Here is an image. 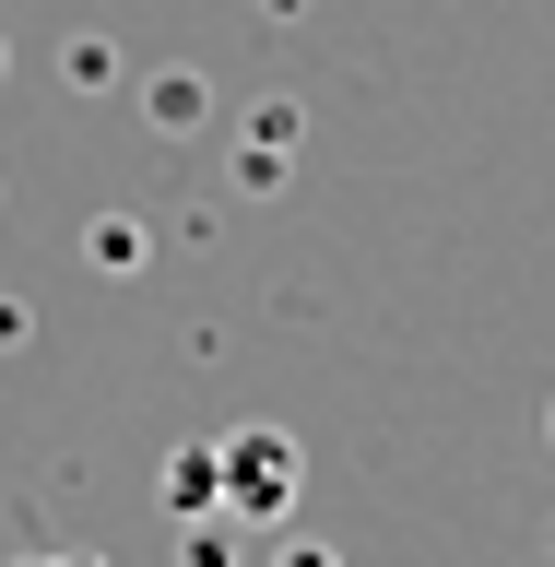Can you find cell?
<instances>
[{
    "label": "cell",
    "mask_w": 555,
    "mask_h": 567,
    "mask_svg": "<svg viewBox=\"0 0 555 567\" xmlns=\"http://www.w3.org/2000/svg\"><path fill=\"white\" fill-rule=\"evenodd\" d=\"M213 485H225V520H284L296 508V450H284L273 425H237L225 437V473L213 461H177V508H213Z\"/></svg>",
    "instance_id": "cell-1"
},
{
    "label": "cell",
    "mask_w": 555,
    "mask_h": 567,
    "mask_svg": "<svg viewBox=\"0 0 555 567\" xmlns=\"http://www.w3.org/2000/svg\"><path fill=\"white\" fill-rule=\"evenodd\" d=\"M0 567H95V556H0Z\"/></svg>",
    "instance_id": "cell-3"
},
{
    "label": "cell",
    "mask_w": 555,
    "mask_h": 567,
    "mask_svg": "<svg viewBox=\"0 0 555 567\" xmlns=\"http://www.w3.org/2000/svg\"><path fill=\"white\" fill-rule=\"evenodd\" d=\"M273 567H343V556H331V544H284Z\"/></svg>",
    "instance_id": "cell-2"
}]
</instances>
